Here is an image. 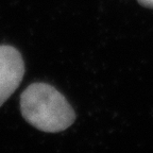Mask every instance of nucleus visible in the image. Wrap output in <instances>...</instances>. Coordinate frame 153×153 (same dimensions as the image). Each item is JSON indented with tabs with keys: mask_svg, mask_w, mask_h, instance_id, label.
Segmentation results:
<instances>
[{
	"mask_svg": "<svg viewBox=\"0 0 153 153\" xmlns=\"http://www.w3.org/2000/svg\"><path fill=\"white\" fill-rule=\"evenodd\" d=\"M25 74L22 54L12 46H0V106L14 94Z\"/></svg>",
	"mask_w": 153,
	"mask_h": 153,
	"instance_id": "obj_2",
	"label": "nucleus"
},
{
	"mask_svg": "<svg viewBox=\"0 0 153 153\" xmlns=\"http://www.w3.org/2000/svg\"><path fill=\"white\" fill-rule=\"evenodd\" d=\"M20 111L28 123L39 131L59 133L76 120V114L64 96L46 83L29 85L20 96Z\"/></svg>",
	"mask_w": 153,
	"mask_h": 153,
	"instance_id": "obj_1",
	"label": "nucleus"
},
{
	"mask_svg": "<svg viewBox=\"0 0 153 153\" xmlns=\"http://www.w3.org/2000/svg\"><path fill=\"white\" fill-rule=\"evenodd\" d=\"M137 1H138L143 7L153 9V0H137Z\"/></svg>",
	"mask_w": 153,
	"mask_h": 153,
	"instance_id": "obj_3",
	"label": "nucleus"
}]
</instances>
